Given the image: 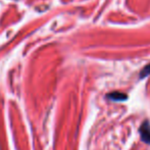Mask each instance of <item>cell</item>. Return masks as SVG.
Instances as JSON below:
<instances>
[{"instance_id":"2","label":"cell","mask_w":150,"mask_h":150,"mask_svg":"<svg viewBox=\"0 0 150 150\" xmlns=\"http://www.w3.org/2000/svg\"><path fill=\"white\" fill-rule=\"evenodd\" d=\"M107 97L113 101H124L128 98V96H127L126 94L120 93V92H112V93H110V94L107 95Z\"/></svg>"},{"instance_id":"1","label":"cell","mask_w":150,"mask_h":150,"mask_svg":"<svg viewBox=\"0 0 150 150\" xmlns=\"http://www.w3.org/2000/svg\"><path fill=\"white\" fill-rule=\"evenodd\" d=\"M140 135L142 141H144L147 144H150V122L148 120H145L140 128Z\"/></svg>"},{"instance_id":"3","label":"cell","mask_w":150,"mask_h":150,"mask_svg":"<svg viewBox=\"0 0 150 150\" xmlns=\"http://www.w3.org/2000/svg\"><path fill=\"white\" fill-rule=\"evenodd\" d=\"M149 75H150V63H149V64H147L146 67H145L144 69L141 71L140 78H141V79H143V78L147 77V76H149Z\"/></svg>"}]
</instances>
